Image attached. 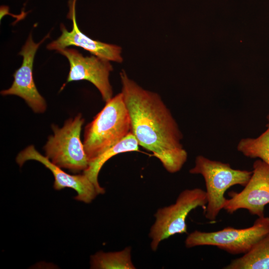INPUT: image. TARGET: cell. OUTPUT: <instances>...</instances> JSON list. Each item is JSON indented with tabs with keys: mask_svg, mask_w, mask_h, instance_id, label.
Segmentation results:
<instances>
[{
	"mask_svg": "<svg viewBox=\"0 0 269 269\" xmlns=\"http://www.w3.org/2000/svg\"><path fill=\"white\" fill-rule=\"evenodd\" d=\"M207 203L206 191L195 188L181 191L174 204L159 208L148 235L151 250L156 251L161 242L172 236L187 233L186 220L189 213L199 207L205 209Z\"/></svg>",
	"mask_w": 269,
	"mask_h": 269,
	"instance_id": "obj_5",
	"label": "cell"
},
{
	"mask_svg": "<svg viewBox=\"0 0 269 269\" xmlns=\"http://www.w3.org/2000/svg\"><path fill=\"white\" fill-rule=\"evenodd\" d=\"M31 160L40 162L51 171L54 177L53 187L55 189L72 188L77 192L75 199L85 203H91L99 194L95 185L84 173L71 175L66 173L46 156L40 153L32 145L21 151L16 157V161L20 166L26 161Z\"/></svg>",
	"mask_w": 269,
	"mask_h": 269,
	"instance_id": "obj_10",
	"label": "cell"
},
{
	"mask_svg": "<svg viewBox=\"0 0 269 269\" xmlns=\"http://www.w3.org/2000/svg\"><path fill=\"white\" fill-rule=\"evenodd\" d=\"M91 268L94 269H135L131 257V247L120 251H100L91 256Z\"/></svg>",
	"mask_w": 269,
	"mask_h": 269,
	"instance_id": "obj_14",
	"label": "cell"
},
{
	"mask_svg": "<svg viewBox=\"0 0 269 269\" xmlns=\"http://www.w3.org/2000/svg\"><path fill=\"white\" fill-rule=\"evenodd\" d=\"M120 77L132 133L139 145L151 151L168 172L179 171L188 155L181 143L182 134L170 111L159 95L141 87L124 70Z\"/></svg>",
	"mask_w": 269,
	"mask_h": 269,
	"instance_id": "obj_1",
	"label": "cell"
},
{
	"mask_svg": "<svg viewBox=\"0 0 269 269\" xmlns=\"http://www.w3.org/2000/svg\"><path fill=\"white\" fill-rule=\"evenodd\" d=\"M76 1L70 0L69 1V12L67 17L72 21V30L69 31L63 24H61V35L56 40L48 44L47 48L50 50L58 51L69 46H76L83 48L100 58L110 61L122 62L121 47L93 40L80 31L76 19Z\"/></svg>",
	"mask_w": 269,
	"mask_h": 269,
	"instance_id": "obj_11",
	"label": "cell"
},
{
	"mask_svg": "<svg viewBox=\"0 0 269 269\" xmlns=\"http://www.w3.org/2000/svg\"><path fill=\"white\" fill-rule=\"evenodd\" d=\"M139 144L135 136L131 132L123 139L114 145L103 152L89 162L88 168L84 171V174L95 185L99 194L105 192L98 181V175L104 164L111 157L121 153L138 151Z\"/></svg>",
	"mask_w": 269,
	"mask_h": 269,
	"instance_id": "obj_12",
	"label": "cell"
},
{
	"mask_svg": "<svg viewBox=\"0 0 269 269\" xmlns=\"http://www.w3.org/2000/svg\"><path fill=\"white\" fill-rule=\"evenodd\" d=\"M267 118V130L257 138H242L237 149L248 157L259 158L269 165V114Z\"/></svg>",
	"mask_w": 269,
	"mask_h": 269,
	"instance_id": "obj_15",
	"label": "cell"
},
{
	"mask_svg": "<svg viewBox=\"0 0 269 269\" xmlns=\"http://www.w3.org/2000/svg\"><path fill=\"white\" fill-rule=\"evenodd\" d=\"M269 232V217H259L253 226L243 229L227 227L206 232L195 230L188 235L185 247L215 246L232 255L245 254Z\"/></svg>",
	"mask_w": 269,
	"mask_h": 269,
	"instance_id": "obj_6",
	"label": "cell"
},
{
	"mask_svg": "<svg viewBox=\"0 0 269 269\" xmlns=\"http://www.w3.org/2000/svg\"><path fill=\"white\" fill-rule=\"evenodd\" d=\"M131 132L129 114L120 93L106 102L85 128L83 144L89 162Z\"/></svg>",
	"mask_w": 269,
	"mask_h": 269,
	"instance_id": "obj_2",
	"label": "cell"
},
{
	"mask_svg": "<svg viewBox=\"0 0 269 269\" xmlns=\"http://www.w3.org/2000/svg\"><path fill=\"white\" fill-rule=\"evenodd\" d=\"M223 209L233 214L241 209L247 210L252 215L265 216V207L269 204V165L261 159L253 164L252 175L240 192L229 193Z\"/></svg>",
	"mask_w": 269,
	"mask_h": 269,
	"instance_id": "obj_7",
	"label": "cell"
},
{
	"mask_svg": "<svg viewBox=\"0 0 269 269\" xmlns=\"http://www.w3.org/2000/svg\"><path fill=\"white\" fill-rule=\"evenodd\" d=\"M49 37L48 34L39 42L35 43L30 34L19 55L23 57L21 66L14 73L11 87L1 91L2 96L16 95L23 99L36 113H44L47 108L46 101L38 91L32 75L33 63L35 53L40 45Z\"/></svg>",
	"mask_w": 269,
	"mask_h": 269,
	"instance_id": "obj_9",
	"label": "cell"
},
{
	"mask_svg": "<svg viewBox=\"0 0 269 269\" xmlns=\"http://www.w3.org/2000/svg\"><path fill=\"white\" fill-rule=\"evenodd\" d=\"M84 119L81 114L66 120L59 128L53 124V132L44 146L45 156L54 164L73 172L86 169L89 161L80 135Z\"/></svg>",
	"mask_w": 269,
	"mask_h": 269,
	"instance_id": "obj_4",
	"label": "cell"
},
{
	"mask_svg": "<svg viewBox=\"0 0 269 269\" xmlns=\"http://www.w3.org/2000/svg\"><path fill=\"white\" fill-rule=\"evenodd\" d=\"M189 172L201 174L204 177L207 199L205 216L213 222L224 208L227 199L225 192L235 185L244 187L249 181L253 171L234 169L229 163L198 155L196 157L194 166L189 170Z\"/></svg>",
	"mask_w": 269,
	"mask_h": 269,
	"instance_id": "obj_3",
	"label": "cell"
},
{
	"mask_svg": "<svg viewBox=\"0 0 269 269\" xmlns=\"http://www.w3.org/2000/svg\"><path fill=\"white\" fill-rule=\"evenodd\" d=\"M225 269H269V232L247 253L232 260Z\"/></svg>",
	"mask_w": 269,
	"mask_h": 269,
	"instance_id": "obj_13",
	"label": "cell"
},
{
	"mask_svg": "<svg viewBox=\"0 0 269 269\" xmlns=\"http://www.w3.org/2000/svg\"><path fill=\"white\" fill-rule=\"evenodd\" d=\"M65 56L70 64L66 83L87 80L99 91L103 100L107 102L113 97L109 75L113 70L110 61L95 55L84 57L78 51L66 47L58 51Z\"/></svg>",
	"mask_w": 269,
	"mask_h": 269,
	"instance_id": "obj_8",
	"label": "cell"
}]
</instances>
